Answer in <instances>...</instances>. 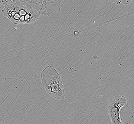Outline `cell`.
<instances>
[{
  "mask_svg": "<svg viewBox=\"0 0 134 124\" xmlns=\"http://www.w3.org/2000/svg\"><path fill=\"white\" fill-rule=\"evenodd\" d=\"M36 2L37 0H14L5 5L2 12L15 24L33 23L39 19L41 14Z\"/></svg>",
  "mask_w": 134,
  "mask_h": 124,
  "instance_id": "6da1fadb",
  "label": "cell"
},
{
  "mask_svg": "<svg viewBox=\"0 0 134 124\" xmlns=\"http://www.w3.org/2000/svg\"><path fill=\"white\" fill-rule=\"evenodd\" d=\"M41 84L47 93L55 99L65 98L64 86L60 75L52 65H48L41 73Z\"/></svg>",
  "mask_w": 134,
  "mask_h": 124,
  "instance_id": "7a4b0ae2",
  "label": "cell"
},
{
  "mask_svg": "<svg viewBox=\"0 0 134 124\" xmlns=\"http://www.w3.org/2000/svg\"><path fill=\"white\" fill-rule=\"evenodd\" d=\"M112 3L117 5H123L125 4H129L131 3L133 0H110Z\"/></svg>",
  "mask_w": 134,
  "mask_h": 124,
  "instance_id": "5b68a950",
  "label": "cell"
},
{
  "mask_svg": "<svg viewBox=\"0 0 134 124\" xmlns=\"http://www.w3.org/2000/svg\"><path fill=\"white\" fill-rule=\"evenodd\" d=\"M14 1V0H0V3L6 5L10 4Z\"/></svg>",
  "mask_w": 134,
  "mask_h": 124,
  "instance_id": "8992f818",
  "label": "cell"
},
{
  "mask_svg": "<svg viewBox=\"0 0 134 124\" xmlns=\"http://www.w3.org/2000/svg\"><path fill=\"white\" fill-rule=\"evenodd\" d=\"M68 0H37L41 14L49 16L59 12Z\"/></svg>",
  "mask_w": 134,
  "mask_h": 124,
  "instance_id": "3957f363",
  "label": "cell"
},
{
  "mask_svg": "<svg viewBox=\"0 0 134 124\" xmlns=\"http://www.w3.org/2000/svg\"><path fill=\"white\" fill-rule=\"evenodd\" d=\"M121 108L113 106L108 104V116L111 120L112 124H124L121 121L119 112Z\"/></svg>",
  "mask_w": 134,
  "mask_h": 124,
  "instance_id": "277c9868",
  "label": "cell"
}]
</instances>
